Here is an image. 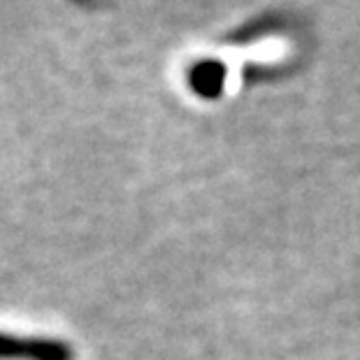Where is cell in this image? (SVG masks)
Returning a JSON list of instances; mask_svg holds the SVG:
<instances>
[{
    "label": "cell",
    "mask_w": 360,
    "mask_h": 360,
    "mask_svg": "<svg viewBox=\"0 0 360 360\" xmlns=\"http://www.w3.org/2000/svg\"><path fill=\"white\" fill-rule=\"evenodd\" d=\"M228 79V68L224 60L217 58H202L191 65L188 70V86L195 96L205 98V101H217L224 94Z\"/></svg>",
    "instance_id": "2"
},
{
    "label": "cell",
    "mask_w": 360,
    "mask_h": 360,
    "mask_svg": "<svg viewBox=\"0 0 360 360\" xmlns=\"http://www.w3.org/2000/svg\"><path fill=\"white\" fill-rule=\"evenodd\" d=\"M0 360H75V349L58 337L0 333Z\"/></svg>",
    "instance_id": "1"
}]
</instances>
